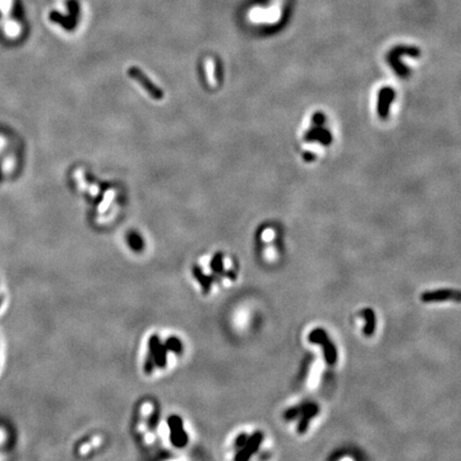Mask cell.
<instances>
[{
	"label": "cell",
	"mask_w": 461,
	"mask_h": 461,
	"mask_svg": "<svg viewBox=\"0 0 461 461\" xmlns=\"http://www.w3.org/2000/svg\"><path fill=\"white\" fill-rule=\"evenodd\" d=\"M168 426L170 429V441L171 443L175 446L181 449L185 447L189 441L188 434L184 429L183 421L178 415H171L168 419Z\"/></svg>",
	"instance_id": "cell-1"
},
{
	"label": "cell",
	"mask_w": 461,
	"mask_h": 461,
	"mask_svg": "<svg viewBox=\"0 0 461 461\" xmlns=\"http://www.w3.org/2000/svg\"><path fill=\"white\" fill-rule=\"evenodd\" d=\"M309 340L311 343H317V344H319V345H321L324 349L323 353H324V356H326V361L329 363V364H334V363L336 362L337 354H336L334 345L330 342L326 332H323V331L320 329L312 331L309 336Z\"/></svg>",
	"instance_id": "cell-2"
},
{
	"label": "cell",
	"mask_w": 461,
	"mask_h": 461,
	"mask_svg": "<svg viewBox=\"0 0 461 461\" xmlns=\"http://www.w3.org/2000/svg\"><path fill=\"white\" fill-rule=\"evenodd\" d=\"M264 436L261 431L254 432L252 436L249 437L248 441H247L246 444L242 447V449L237 451V454L235 456L236 461H246L251 458V456L254 454L261 446L263 442Z\"/></svg>",
	"instance_id": "cell-3"
},
{
	"label": "cell",
	"mask_w": 461,
	"mask_h": 461,
	"mask_svg": "<svg viewBox=\"0 0 461 461\" xmlns=\"http://www.w3.org/2000/svg\"><path fill=\"white\" fill-rule=\"evenodd\" d=\"M148 353L152 355L154 358V361L156 363V366H158L160 368H165L167 365V353L168 350L165 346V344H162L159 336L153 334L150 337V341H148Z\"/></svg>",
	"instance_id": "cell-4"
},
{
	"label": "cell",
	"mask_w": 461,
	"mask_h": 461,
	"mask_svg": "<svg viewBox=\"0 0 461 461\" xmlns=\"http://www.w3.org/2000/svg\"><path fill=\"white\" fill-rule=\"evenodd\" d=\"M128 74L131 75V77L134 78L135 80H137L141 84L142 88H144L146 90V92L152 97H154V99L160 100L164 97L162 91L156 87L154 83H152L150 79H148V78L143 73H142L138 68H131L128 71Z\"/></svg>",
	"instance_id": "cell-5"
},
{
	"label": "cell",
	"mask_w": 461,
	"mask_h": 461,
	"mask_svg": "<svg viewBox=\"0 0 461 461\" xmlns=\"http://www.w3.org/2000/svg\"><path fill=\"white\" fill-rule=\"evenodd\" d=\"M422 300L424 302H442V301H455L461 302V291L445 289L439 291H429L422 295Z\"/></svg>",
	"instance_id": "cell-6"
},
{
	"label": "cell",
	"mask_w": 461,
	"mask_h": 461,
	"mask_svg": "<svg viewBox=\"0 0 461 461\" xmlns=\"http://www.w3.org/2000/svg\"><path fill=\"white\" fill-rule=\"evenodd\" d=\"M192 274L193 277L196 278V280L199 282L201 285V287L203 289L204 294H209L212 288V279L204 274V271L199 267L198 265H194L192 268Z\"/></svg>",
	"instance_id": "cell-7"
},
{
	"label": "cell",
	"mask_w": 461,
	"mask_h": 461,
	"mask_svg": "<svg viewBox=\"0 0 461 461\" xmlns=\"http://www.w3.org/2000/svg\"><path fill=\"white\" fill-rule=\"evenodd\" d=\"M316 413H317V407L315 405L310 404L309 408L307 409V411L302 414V419L300 420L299 424H298V432L303 433L307 430L310 420L313 418Z\"/></svg>",
	"instance_id": "cell-8"
},
{
	"label": "cell",
	"mask_w": 461,
	"mask_h": 461,
	"mask_svg": "<svg viewBox=\"0 0 461 461\" xmlns=\"http://www.w3.org/2000/svg\"><path fill=\"white\" fill-rule=\"evenodd\" d=\"M363 317L365 319V329H364V333L366 336H372L374 331H375V314L372 310H365L363 312Z\"/></svg>",
	"instance_id": "cell-9"
},
{
	"label": "cell",
	"mask_w": 461,
	"mask_h": 461,
	"mask_svg": "<svg viewBox=\"0 0 461 461\" xmlns=\"http://www.w3.org/2000/svg\"><path fill=\"white\" fill-rule=\"evenodd\" d=\"M321 369H322V364L320 361H316L313 366L311 368L310 372V377H309V386L311 388H315L319 381L320 378V374H321Z\"/></svg>",
	"instance_id": "cell-10"
},
{
	"label": "cell",
	"mask_w": 461,
	"mask_h": 461,
	"mask_svg": "<svg viewBox=\"0 0 461 461\" xmlns=\"http://www.w3.org/2000/svg\"><path fill=\"white\" fill-rule=\"evenodd\" d=\"M165 346L168 352H172L177 355H180L183 353V344H181L180 340H178L177 337L175 336L169 337L165 343Z\"/></svg>",
	"instance_id": "cell-11"
},
{
	"label": "cell",
	"mask_w": 461,
	"mask_h": 461,
	"mask_svg": "<svg viewBox=\"0 0 461 461\" xmlns=\"http://www.w3.org/2000/svg\"><path fill=\"white\" fill-rule=\"evenodd\" d=\"M205 68H206V74H207V81L211 84L212 87H216L217 81H216V74H215V62H213V59L209 58L205 62Z\"/></svg>",
	"instance_id": "cell-12"
},
{
	"label": "cell",
	"mask_w": 461,
	"mask_h": 461,
	"mask_svg": "<svg viewBox=\"0 0 461 461\" xmlns=\"http://www.w3.org/2000/svg\"><path fill=\"white\" fill-rule=\"evenodd\" d=\"M211 267H212L213 271L216 272L217 275H222L223 269H224L222 254L218 253V254H216L215 256L213 257L212 263H211Z\"/></svg>",
	"instance_id": "cell-13"
},
{
	"label": "cell",
	"mask_w": 461,
	"mask_h": 461,
	"mask_svg": "<svg viewBox=\"0 0 461 461\" xmlns=\"http://www.w3.org/2000/svg\"><path fill=\"white\" fill-rule=\"evenodd\" d=\"M128 244H129V246H131V248L134 251L140 252V251H142V249H143V242H142L141 237L139 235H137V234H135V233H132L131 235H129Z\"/></svg>",
	"instance_id": "cell-14"
},
{
	"label": "cell",
	"mask_w": 461,
	"mask_h": 461,
	"mask_svg": "<svg viewBox=\"0 0 461 461\" xmlns=\"http://www.w3.org/2000/svg\"><path fill=\"white\" fill-rule=\"evenodd\" d=\"M155 366H156V363L154 361V358L152 356V355L148 353L146 359L144 361V373H146L147 375H151L154 372Z\"/></svg>",
	"instance_id": "cell-15"
},
{
	"label": "cell",
	"mask_w": 461,
	"mask_h": 461,
	"mask_svg": "<svg viewBox=\"0 0 461 461\" xmlns=\"http://www.w3.org/2000/svg\"><path fill=\"white\" fill-rule=\"evenodd\" d=\"M114 194H115V193H114V191H112V190H110V191H107V192H106L105 199H104V202H103L102 205H101V209H100L101 211H105V210L107 209L108 204L113 200Z\"/></svg>",
	"instance_id": "cell-16"
},
{
	"label": "cell",
	"mask_w": 461,
	"mask_h": 461,
	"mask_svg": "<svg viewBox=\"0 0 461 461\" xmlns=\"http://www.w3.org/2000/svg\"><path fill=\"white\" fill-rule=\"evenodd\" d=\"M248 439H249V436H248V434H246V433H242L240 436H238L236 441H235L236 450L238 451V450L242 449V447L246 444L247 441H248Z\"/></svg>",
	"instance_id": "cell-17"
},
{
	"label": "cell",
	"mask_w": 461,
	"mask_h": 461,
	"mask_svg": "<svg viewBox=\"0 0 461 461\" xmlns=\"http://www.w3.org/2000/svg\"><path fill=\"white\" fill-rule=\"evenodd\" d=\"M157 423H158V413L154 412L152 414L150 421H148V426H150V429L154 430L156 428V425H157Z\"/></svg>",
	"instance_id": "cell-18"
}]
</instances>
